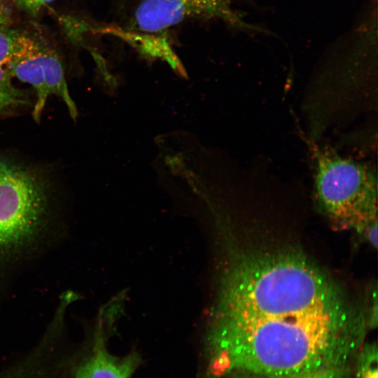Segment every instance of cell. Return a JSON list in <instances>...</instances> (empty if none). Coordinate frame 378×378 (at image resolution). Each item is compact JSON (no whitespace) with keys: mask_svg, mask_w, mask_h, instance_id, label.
I'll list each match as a JSON object with an SVG mask.
<instances>
[{"mask_svg":"<svg viewBox=\"0 0 378 378\" xmlns=\"http://www.w3.org/2000/svg\"><path fill=\"white\" fill-rule=\"evenodd\" d=\"M212 18L239 23L230 0H139L125 28L161 34L188 20Z\"/></svg>","mask_w":378,"mask_h":378,"instance_id":"obj_6","label":"cell"},{"mask_svg":"<svg viewBox=\"0 0 378 378\" xmlns=\"http://www.w3.org/2000/svg\"><path fill=\"white\" fill-rule=\"evenodd\" d=\"M111 34L132 45L143 56L151 59L160 58L167 62L177 74L181 76H186L180 59L164 36L115 27L112 29Z\"/></svg>","mask_w":378,"mask_h":378,"instance_id":"obj_9","label":"cell"},{"mask_svg":"<svg viewBox=\"0 0 378 378\" xmlns=\"http://www.w3.org/2000/svg\"><path fill=\"white\" fill-rule=\"evenodd\" d=\"M12 1L18 8L31 14L38 13L46 6L55 0H10Z\"/></svg>","mask_w":378,"mask_h":378,"instance_id":"obj_13","label":"cell"},{"mask_svg":"<svg viewBox=\"0 0 378 378\" xmlns=\"http://www.w3.org/2000/svg\"><path fill=\"white\" fill-rule=\"evenodd\" d=\"M15 29L8 2L0 4V116L29 104L27 95L13 83L9 70Z\"/></svg>","mask_w":378,"mask_h":378,"instance_id":"obj_7","label":"cell"},{"mask_svg":"<svg viewBox=\"0 0 378 378\" xmlns=\"http://www.w3.org/2000/svg\"><path fill=\"white\" fill-rule=\"evenodd\" d=\"M0 378H36L32 370L24 363L18 362L0 372Z\"/></svg>","mask_w":378,"mask_h":378,"instance_id":"obj_12","label":"cell"},{"mask_svg":"<svg viewBox=\"0 0 378 378\" xmlns=\"http://www.w3.org/2000/svg\"><path fill=\"white\" fill-rule=\"evenodd\" d=\"M363 324L340 299L308 310L225 316L211 339V378H272L349 366Z\"/></svg>","mask_w":378,"mask_h":378,"instance_id":"obj_1","label":"cell"},{"mask_svg":"<svg viewBox=\"0 0 378 378\" xmlns=\"http://www.w3.org/2000/svg\"><path fill=\"white\" fill-rule=\"evenodd\" d=\"M360 353L354 378H378V358L376 345H368Z\"/></svg>","mask_w":378,"mask_h":378,"instance_id":"obj_10","label":"cell"},{"mask_svg":"<svg viewBox=\"0 0 378 378\" xmlns=\"http://www.w3.org/2000/svg\"><path fill=\"white\" fill-rule=\"evenodd\" d=\"M47 181L36 169L0 154V260L36 241L50 205Z\"/></svg>","mask_w":378,"mask_h":378,"instance_id":"obj_4","label":"cell"},{"mask_svg":"<svg viewBox=\"0 0 378 378\" xmlns=\"http://www.w3.org/2000/svg\"><path fill=\"white\" fill-rule=\"evenodd\" d=\"M9 70L13 78L34 89L36 100L31 115L36 122L40 120L50 96L59 98L71 118L76 119L78 110L69 90L61 57L41 34L15 29Z\"/></svg>","mask_w":378,"mask_h":378,"instance_id":"obj_5","label":"cell"},{"mask_svg":"<svg viewBox=\"0 0 378 378\" xmlns=\"http://www.w3.org/2000/svg\"><path fill=\"white\" fill-rule=\"evenodd\" d=\"M303 139L312 153L314 196L321 209L357 230L377 220L376 168Z\"/></svg>","mask_w":378,"mask_h":378,"instance_id":"obj_3","label":"cell"},{"mask_svg":"<svg viewBox=\"0 0 378 378\" xmlns=\"http://www.w3.org/2000/svg\"><path fill=\"white\" fill-rule=\"evenodd\" d=\"M140 363L137 354L123 356L111 354L98 338L71 378H132Z\"/></svg>","mask_w":378,"mask_h":378,"instance_id":"obj_8","label":"cell"},{"mask_svg":"<svg viewBox=\"0 0 378 378\" xmlns=\"http://www.w3.org/2000/svg\"><path fill=\"white\" fill-rule=\"evenodd\" d=\"M225 315L254 316L308 310L341 299L327 277L300 255H255L235 272Z\"/></svg>","mask_w":378,"mask_h":378,"instance_id":"obj_2","label":"cell"},{"mask_svg":"<svg viewBox=\"0 0 378 378\" xmlns=\"http://www.w3.org/2000/svg\"><path fill=\"white\" fill-rule=\"evenodd\" d=\"M349 366L317 370L312 372L272 378H351Z\"/></svg>","mask_w":378,"mask_h":378,"instance_id":"obj_11","label":"cell"},{"mask_svg":"<svg viewBox=\"0 0 378 378\" xmlns=\"http://www.w3.org/2000/svg\"><path fill=\"white\" fill-rule=\"evenodd\" d=\"M8 1H10V0H0V4L6 3V2H8Z\"/></svg>","mask_w":378,"mask_h":378,"instance_id":"obj_14","label":"cell"}]
</instances>
